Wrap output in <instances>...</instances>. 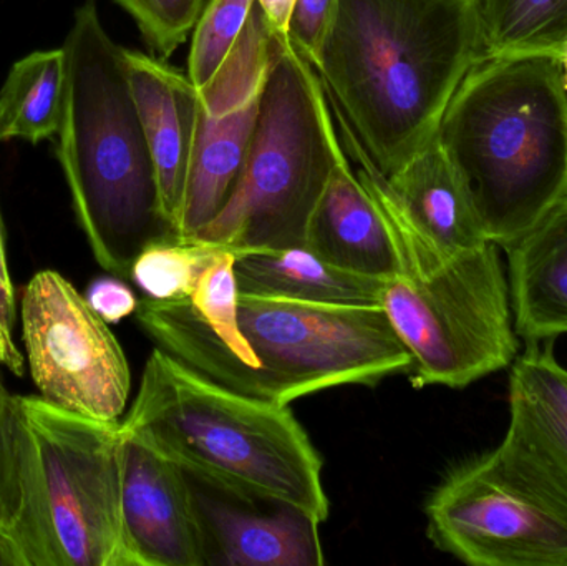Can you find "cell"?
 <instances>
[{"instance_id":"obj_2","label":"cell","mask_w":567,"mask_h":566,"mask_svg":"<svg viewBox=\"0 0 567 566\" xmlns=\"http://www.w3.org/2000/svg\"><path fill=\"white\" fill-rule=\"evenodd\" d=\"M120 429L228 497L329 518L322 457L289 405L216 384L163 349L150 354Z\"/></svg>"},{"instance_id":"obj_26","label":"cell","mask_w":567,"mask_h":566,"mask_svg":"<svg viewBox=\"0 0 567 566\" xmlns=\"http://www.w3.org/2000/svg\"><path fill=\"white\" fill-rule=\"evenodd\" d=\"M336 0H297L289 37L307 60L312 59Z\"/></svg>"},{"instance_id":"obj_24","label":"cell","mask_w":567,"mask_h":566,"mask_svg":"<svg viewBox=\"0 0 567 566\" xmlns=\"http://www.w3.org/2000/svg\"><path fill=\"white\" fill-rule=\"evenodd\" d=\"M138 27L148 49L168 59L195 30L206 0H113Z\"/></svg>"},{"instance_id":"obj_4","label":"cell","mask_w":567,"mask_h":566,"mask_svg":"<svg viewBox=\"0 0 567 566\" xmlns=\"http://www.w3.org/2000/svg\"><path fill=\"white\" fill-rule=\"evenodd\" d=\"M66 92L56 158L80 228L105 271L130 278L143 248L172 238L126 73L125 49L103 27L95 0L76 9L63 42Z\"/></svg>"},{"instance_id":"obj_27","label":"cell","mask_w":567,"mask_h":566,"mask_svg":"<svg viewBox=\"0 0 567 566\" xmlns=\"http://www.w3.org/2000/svg\"><path fill=\"white\" fill-rule=\"evenodd\" d=\"M85 298L93 311L109 325L135 315L140 305L135 292L116 278L96 279L90 285Z\"/></svg>"},{"instance_id":"obj_8","label":"cell","mask_w":567,"mask_h":566,"mask_svg":"<svg viewBox=\"0 0 567 566\" xmlns=\"http://www.w3.org/2000/svg\"><path fill=\"white\" fill-rule=\"evenodd\" d=\"M426 535L472 566H567V484L518 438L455 465L430 494Z\"/></svg>"},{"instance_id":"obj_25","label":"cell","mask_w":567,"mask_h":566,"mask_svg":"<svg viewBox=\"0 0 567 566\" xmlns=\"http://www.w3.org/2000/svg\"><path fill=\"white\" fill-rule=\"evenodd\" d=\"M20 505L19 455L13 395L0 381V547Z\"/></svg>"},{"instance_id":"obj_17","label":"cell","mask_w":567,"mask_h":566,"mask_svg":"<svg viewBox=\"0 0 567 566\" xmlns=\"http://www.w3.org/2000/svg\"><path fill=\"white\" fill-rule=\"evenodd\" d=\"M422 235L449 256L488 245L472 193L439 136L386 178Z\"/></svg>"},{"instance_id":"obj_23","label":"cell","mask_w":567,"mask_h":566,"mask_svg":"<svg viewBox=\"0 0 567 566\" xmlns=\"http://www.w3.org/2000/svg\"><path fill=\"white\" fill-rule=\"evenodd\" d=\"M256 0H209L193 33L188 75L202 89L225 62L245 30Z\"/></svg>"},{"instance_id":"obj_16","label":"cell","mask_w":567,"mask_h":566,"mask_svg":"<svg viewBox=\"0 0 567 566\" xmlns=\"http://www.w3.org/2000/svg\"><path fill=\"white\" fill-rule=\"evenodd\" d=\"M505 251L518 338L528 344L567 335V196Z\"/></svg>"},{"instance_id":"obj_18","label":"cell","mask_w":567,"mask_h":566,"mask_svg":"<svg viewBox=\"0 0 567 566\" xmlns=\"http://www.w3.org/2000/svg\"><path fill=\"white\" fill-rule=\"evenodd\" d=\"M238 292L322 305L382 306L389 279L340 268L307 248L235 253Z\"/></svg>"},{"instance_id":"obj_5","label":"cell","mask_w":567,"mask_h":566,"mask_svg":"<svg viewBox=\"0 0 567 566\" xmlns=\"http://www.w3.org/2000/svg\"><path fill=\"white\" fill-rule=\"evenodd\" d=\"M333 122L392 238L396 266L382 308L412 356L413 388L463 389L512 368L519 338L498 246L488 243L456 256L435 248L347 123L339 115Z\"/></svg>"},{"instance_id":"obj_14","label":"cell","mask_w":567,"mask_h":566,"mask_svg":"<svg viewBox=\"0 0 567 566\" xmlns=\"http://www.w3.org/2000/svg\"><path fill=\"white\" fill-rule=\"evenodd\" d=\"M306 248L362 275L390 279L395 272V249L382 213L360 182L340 136L329 182L307 228Z\"/></svg>"},{"instance_id":"obj_15","label":"cell","mask_w":567,"mask_h":566,"mask_svg":"<svg viewBox=\"0 0 567 566\" xmlns=\"http://www.w3.org/2000/svg\"><path fill=\"white\" fill-rule=\"evenodd\" d=\"M206 535L208 565L322 566L319 522L297 508L279 505L275 514L255 505L228 501L196 491Z\"/></svg>"},{"instance_id":"obj_3","label":"cell","mask_w":567,"mask_h":566,"mask_svg":"<svg viewBox=\"0 0 567 566\" xmlns=\"http://www.w3.org/2000/svg\"><path fill=\"white\" fill-rule=\"evenodd\" d=\"M436 136L465 179L489 241L508 249L567 196L561 56H480Z\"/></svg>"},{"instance_id":"obj_30","label":"cell","mask_w":567,"mask_h":566,"mask_svg":"<svg viewBox=\"0 0 567 566\" xmlns=\"http://www.w3.org/2000/svg\"><path fill=\"white\" fill-rule=\"evenodd\" d=\"M0 231H3V228H2V218H0Z\"/></svg>"},{"instance_id":"obj_7","label":"cell","mask_w":567,"mask_h":566,"mask_svg":"<svg viewBox=\"0 0 567 566\" xmlns=\"http://www.w3.org/2000/svg\"><path fill=\"white\" fill-rule=\"evenodd\" d=\"M339 143L322 83L290 37L275 53L245 166L221 212L192 239L228 251L306 248Z\"/></svg>"},{"instance_id":"obj_28","label":"cell","mask_w":567,"mask_h":566,"mask_svg":"<svg viewBox=\"0 0 567 566\" xmlns=\"http://www.w3.org/2000/svg\"><path fill=\"white\" fill-rule=\"evenodd\" d=\"M275 35H289L297 0H256Z\"/></svg>"},{"instance_id":"obj_20","label":"cell","mask_w":567,"mask_h":566,"mask_svg":"<svg viewBox=\"0 0 567 566\" xmlns=\"http://www.w3.org/2000/svg\"><path fill=\"white\" fill-rule=\"evenodd\" d=\"M66 62L62 47L17 60L0 89V143L37 145L55 138L62 123Z\"/></svg>"},{"instance_id":"obj_29","label":"cell","mask_w":567,"mask_h":566,"mask_svg":"<svg viewBox=\"0 0 567 566\" xmlns=\"http://www.w3.org/2000/svg\"><path fill=\"white\" fill-rule=\"evenodd\" d=\"M561 65H563V75H565V83L567 89V47L565 52L561 55Z\"/></svg>"},{"instance_id":"obj_22","label":"cell","mask_w":567,"mask_h":566,"mask_svg":"<svg viewBox=\"0 0 567 566\" xmlns=\"http://www.w3.org/2000/svg\"><path fill=\"white\" fill-rule=\"evenodd\" d=\"M223 248L196 239L159 238L140 251L130 269V279L155 301L185 299Z\"/></svg>"},{"instance_id":"obj_9","label":"cell","mask_w":567,"mask_h":566,"mask_svg":"<svg viewBox=\"0 0 567 566\" xmlns=\"http://www.w3.org/2000/svg\"><path fill=\"white\" fill-rule=\"evenodd\" d=\"M246 346L241 394L289 405L342 385H375L412 371L382 306L322 305L238 292Z\"/></svg>"},{"instance_id":"obj_10","label":"cell","mask_w":567,"mask_h":566,"mask_svg":"<svg viewBox=\"0 0 567 566\" xmlns=\"http://www.w3.org/2000/svg\"><path fill=\"white\" fill-rule=\"evenodd\" d=\"M30 374L40 398L102 422H120L128 401V361L109 322L52 269L37 272L22 296Z\"/></svg>"},{"instance_id":"obj_21","label":"cell","mask_w":567,"mask_h":566,"mask_svg":"<svg viewBox=\"0 0 567 566\" xmlns=\"http://www.w3.org/2000/svg\"><path fill=\"white\" fill-rule=\"evenodd\" d=\"M483 55L551 53L567 47V0H475Z\"/></svg>"},{"instance_id":"obj_13","label":"cell","mask_w":567,"mask_h":566,"mask_svg":"<svg viewBox=\"0 0 567 566\" xmlns=\"http://www.w3.org/2000/svg\"><path fill=\"white\" fill-rule=\"evenodd\" d=\"M126 73L158 182L159 209L172 238L178 235L198 122V89L188 72L138 50L125 49Z\"/></svg>"},{"instance_id":"obj_12","label":"cell","mask_w":567,"mask_h":566,"mask_svg":"<svg viewBox=\"0 0 567 566\" xmlns=\"http://www.w3.org/2000/svg\"><path fill=\"white\" fill-rule=\"evenodd\" d=\"M122 441L123 524L136 566L208 565L189 475L123 432Z\"/></svg>"},{"instance_id":"obj_6","label":"cell","mask_w":567,"mask_h":566,"mask_svg":"<svg viewBox=\"0 0 567 566\" xmlns=\"http://www.w3.org/2000/svg\"><path fill=\"white\" fill-rule=\"evenodd\" d=\"M20 505L0 565L136 566L123 524L120 422L13 395Z\"/></svg>"},{"instance_id":"obj_1","label":"cell","mask_w":567,"mask_h":566,"mask_svg":"<svg viewBox=\"0 0 567 566\" xmlns=\"http://www.w3.org/2000/svg\"><path fill=\"white\" fill-rule=\"evenodd\" d=\"M483 56L475 0H336L310 65L385 178L435 138Z\"/></svg>"},{"instance_id":"obj_11","label":"cell","mask_w":567,"mask_h":566,"mask_svg":"<svg viewBox=\"0 0 567 566\" xmlns=\"http://www.w3.org/2000/svg\"><path fill=\"white\" fill-rule=\"evenodd\" d=\"M275 33L256 3L218 72L198 89V122L176 239H192L231 196L258 125Z\"/></svg>"},{"instance_id":"obj_19","label":"cell","mask_w":567,"mask_h":566,"mask_svg":"<svg viewBox=\"0 0 567 566\" xmlns=\"http://www.w3.org/2000/svg\"><path fill=\"white\" fill-rule=\"evenodd\" d=\"M508 432L567 484V369L553 341L528 342L512 364Z\"/></svg>"}]
</instances>
